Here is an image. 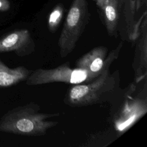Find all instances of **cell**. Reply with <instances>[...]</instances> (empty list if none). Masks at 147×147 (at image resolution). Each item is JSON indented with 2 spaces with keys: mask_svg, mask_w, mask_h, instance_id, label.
Here are the masks:
<instances>
[{
  "mask_svg": "<svg viewBox=\"0 0 147 147\" xmlns=\"http://www.w3.org/2000/svg\"><path fill=\"white\" fill-rule=\"evenodd\" d=\"M64 14V6L61 3L57 4L50 13L48 19V26L52 33L56 32L62 20Z\"/></svg>",
  "mask_w": 147,
  "mask_h": 147,
  "instance_id": "7c38bea8",
  "label": "cell"
},
{
  "mask_svg": "<svg viewBox=\"0 0 147 147\" xmlns=\"http://www.w3.org/2000/svg\"><path fill=\"white\" fill-rule=\"evenodd\" d=\"M123 46L121 42L107 55L105 67L102 73L91 82L75 84L68 88L63 99L70 107H84L94 105L112 104L121 90L118 70L110 72L113 62L118 58Z\"/></svg>",
  "mask_w": 147,
  "mask_h": 147,
  "instance_id": "6da1fadb",
  "label": "cell"
},
{
  "mask_svg": "<svg viewBox=\"0 0 147 147\" xmlns=\"http://www.w3.org/2000/svg\"><path fill=\"white\" fill-rule=\"evenodd\" d=\"M136 86L132 83L121 89L111 105V122L119 135L131 127L147 113L146 96L134 95Z\"/></svg>",
  "mask_w": 147,
  "mask_h": 147,
  "instance_id": "3957f363",
  "label": "cell"
},
{
  "mask_svg": "<svg viewBox=\"0 0 147 147\" xmlns=\"http://www.w3.org/2000/svg\"><path fill=\"white\" fill-rule=\"evenodd\" d=\"M147 0H136V10L138 11L143 5H146Z\"/></svg>",
  "mask_w": 147,
  "mask_h": 147,
  "instance_id": "5bb4252c",
  "label": "cell"
},
{
  "mask_svg": "<svg viewBox=\"0 0 147 147\" xmlns=\"http://www.w3.org/2000/svg\"><path fill=\"white\" fill-rule=\"evenodd\" d=\"M102 11L109 36L116 37L119 18V0H107Z\"/></svg>",
  "mask_w": 147,
  "mask_h": 147,
  "instance_id": "30bf717a",
  "label": "cell"
},
{
  "mask_svg": "<svg viewBox=\"0 0 147 147\" xmlns=\"http://www.w3.org/2000/svg\"><path fill=\"white\" fill-rule=\"evenodd\" d=\"M39 105L30 102L7 112L0 120V131L29 136L45 135L59 122L49 119L59 117V113L40 112Z\"/></svg>",
  "mask_w": 147,
  "mask_h": 147,
  "instance_id": "7a4b0ae2",
  "label": "cell"
},
{
  "mask_svg": "<svg viewBox=\"0 0 147 147\" xmlns=\"http://www.w3.org/2000/svg\"><path fill=\"white\" fill-rule=\"evenodd\" d=\"M135 42L133 68L135 83H138L147 76V14L141 21L139 34Z\"/></svg>",
  "mask_w": 147,
  "mask_h": 147,
  "instance_id": "52a82bcc",
  "label": "cell"
},
{
  "mask_svg": "<svg viewBox=\"0 0 147 147\" xmlns=\"http://www.w3.org/2000/svg\"><path fill=\"white\" fill-rule=\"evenodd\" d=\"M106 1H107V0H95L96 4L97 6L101 11L103 9V7L106 4Z\"/></svg>",
  "mask_w": 147,
  "mask_h": 147,
  "instance_id": "9a60e30c",
  "label": "cell"
},
{
  "mask_svg": "<svg viewBox=\"0 0 147 147\" xmlns=\"http://www.w3.org/2000/svg\"><path fill=\"white\" fill-rule=\"evenodd\" d=\"M35 43L28 29L14 30L0 38V53L14 52L19 56L32 53L35 49Z\"/></svg>",
  "mask_w": 147,
  "mask_h": 147,
  "instance_id": "8992f818",
  "label": "cell"
},
{
  "mask_svg": "<svg viewBox=\"0 0 147 147\" xmlns=\"http://www.w3.org/2000/svg\"><path fill=\"white\" fill-rule=\"evenodd\" d=\"M10 2L9 0H0V12L9 10L10 8Z\"/></svg>",
  "mask_w": 147,
  "mask_h": 147,
  "instance_id": "4fadbf2b",
  "label": "cell"
},
{
  "mask_svg": "<svg viewBox=\"0 0 147 147\" xmlns=\"http://www.w3.org/2000/svg\"><path fill=\"white\" fill-rule=\"evenodd\" d=\"M61 82L78 84L90 82L87 72L77 68H72L67 61L53 68H38L32 71L26 80L29 86Z\"/></svg>",
  "mask_w": 147,
  "mask_h": 147,
  "instance_id": "5b68a950",
  "label": "cell"
},
{
  "mask_svg": "<svg viewBox=\"0 0 147 147\" xmlns=\"http://www.w3.org/2000/svg\"><path fill=\"white\" fill-rule=\"evenodd\" d=\"M107 52L108 49L105 46L95 47L78 59L75 63V67L86 71L90 82H91L104 69Z\"/></svg>",
  "mask_w": 147,
  "mask_h": 147,
  "instance_id": "ba28073f",
  "label": "cell"
},
{
  "mask_svg": "<svg viewBox=\"0 0 147 147\" xmlns=\"http://www.w3.org/2000/svg\"><path fill=\"white\" fill-rule=\"evenodd\" d=\"M136 1V0H122V2L123 5V14L129 39L131 37L136 22L135 20Z\"/></svg>",
  "mask_w": 147,
  "mask_h": 147,
  "instance_id": "8fae6325",
  "label": "cell"
},
{
  "mask_svg": "<svg viewBox=\"0 0 147 147\" xmlns=\"http://www.w3.org/2000/svg\"><path fill=\"white\" fill-rule=\"evenodd\" d=\"M32 71L23 66L10 68L0 60V88L9 87L26 80Z\"/></svg>",
  "mask_w": 147,
  "mask_h": 147,
  "instance_id": "9c48e42d",
  "label": "cell"
},
{
  "mask_svg": "<svg viewBox=\"0 0 147 147\" xmlns=\"http://www.w3.org/2000/svg\"><path fill=\"white\" fill-rule=\"evenodd\" d=\"M87 0H73L58 40L61 57L69 55L84 32L89 20Z\"/></svg>",
  "mask_w": 147,
  "mask_h": 147,
  "instance_id": "277c9868",
  "label": "cell"
}]
</instances>
